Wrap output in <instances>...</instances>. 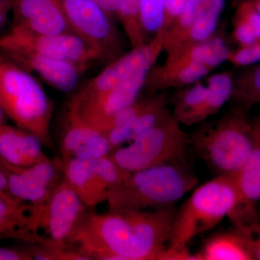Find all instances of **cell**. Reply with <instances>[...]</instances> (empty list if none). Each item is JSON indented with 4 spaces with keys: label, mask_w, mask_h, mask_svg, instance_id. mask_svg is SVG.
<instances>
[{
    "label": "cell",
    "mask_w": 260,
    "mask_h": 260,
    "mask_svg": "<svg viewBox=\"0 0 260 260\" xmlns=\"http://www.w3.org/2000/svg\"><path fill=\"white\" fill-rule=\"evenodd\" d=\"M6 115H5L4 111L3 110L1 107H0V126L6 124Z\"/></svg>",
    "instance_id": "cell-37"
},
{
    "label": "cell",
    "mask_w": 260,
    "mask_h": 260,
    "mask_svg": "<svg viewBox=\"0 0 260 260\" xmlns=\"http://www.w3.org/2000/svg\"><path fill=\"white\" fill-rule=\"evenodd\" d=\"M172 114L168 107V99L165 94L158 93L147 98L143 110L129 124L107 133V136L112 145V151L133 141L137 137Z\"/></svg>",
    "instance_id": "cell-19"
},
{
    "label": "cell",
    "mask_w": 260,
    "mask_h": 260,
    "mask_svg": "<svg viewBox=\"0 0 260 260\" xmlns=\"http://www.w3.org/2000/svg\"><path fill=\"white\" fill-rule=\"evenodd\" d=\"M87 208L63 178L45 204L30 213L34 243L49 246L70 245Z\"/></svg>",
    "instance_id": "cell-7"
},
{
    "label": "cell",
    "mask_w": 260,
    "mask_h": 260,
    "mask_svg": "<svg viewBox=\"0 0 260 260\" xmlns=\"http://www.w3.org/2000/svg\"><path fill=\"white\" fill-rule=\"evenodd\" d=\"M90 1L99 5L111 18L117 17L120 0H90Z\"/></svg>",
    "instance_id": "cell-35"
},
{
    "label": "cell",
    "mask_w": 260,
    "mask_h": 260,
    "mask_svg": "<svg viewBox=\"0 0 260 260\" xmlns=\"http://www.w3.org/2000/svg\"><path fill=\"white\" fill-rule=\"evenodd\" d=\"M3 59V56L1 55V54H0V61L2 60V59Z\"/></svg>",
    "instance_id": "cell-41"
},
{
    "label": "cell",
    "mask_w": 260,
    "mask_h": 260,
    "mask_svg": "<svg viewBox=\"0 0 260 260\" xmlns=\"http://www.w3.org/2000/svg\"><path fill=\"white\" fill-rule=\"evenodd\" d=\"M252 121L254 125L258 129L260 130V116L252 119Z\"/></svg>",
    "instance_id": "cell-39"
},
{
    "label": "cell",
    "mask_w": 260,
    "mask_h": 260,
    "mask_svg": "<svg viewBox=\"0 0 260 260\" xmlns=\"http://www.w3.org/2000/svg\"><path fill=\"white\" fill-rule=\"evenodd\" d=\"M260 61V39L250 47L232 50L228 62L239 68H244Z\"/></svg>",
    "instance_id": "cell-29"
},
{
    "label": "cell",
    "mask_w": 260,
    "mask_h": 260,
    "mask_svg": "<svg viewBox=\"0 0 260 260\" xmlns=\"http://www.w3.org/2000/svg\"><path fill=\"white\" fill-rule=\"evenodd\" d=\"M12 9V28L49 35L73 32L61 0H13Z\"/></svg>",
    "instance_id": "cell-15"
},
{
    "label": "cell",
    "mask_w": 260,
    "mask_h": 260,
    "mask_svg": "<svg viewBox=\"0 0 260 260\" xmlns=\"http://www.w3.org/2000/svg\"><path fill=\"white\" fill-rule=\"evenodd\" d=\"M61 3L73 34L99 51L105 61L123 54L120 34L99 5L90 0H61Z\"/></svg>",
    "instance_id": "cell-9"
},
{
    "label": "cell",
    "mask_w": 260,
    "mask_h": 260,
    "mask_svg": "<svg viewBox=\"0 0 260 260\" xmlns=\"http://www.w3.org/2000/svg\"><path fill=\"white\" fill-rule=\"evenodd\" d=\"M184 88L176 97L172 114L181 125H195L206 94V83L201 80Z\"/></svg>",
    "instance_id": "cell-26"
},
{
    "label": "cell",
    "mask_w": 260,
    "mask_h": 260,
    "mask_svg": "<svg viewBox=\"0 0 260 260\" xmlns=\"http://www.w3.org/2000/svg\"><path fill=\"white\" fill-rule=\"evenodd\" d=\"M188 148V134L172 114L109 155L124 170L132 173L162 164L184 162Z\"/></svg>",
    "instance_id": "cell-6"
},
{
    "label": "cell",
    "mask_w": 260,
    "mask_h": 260,
    "mask_svg": "<svg viewBox=\"0 0 260 260\" xmlns=\"http://www.w3.org/2000/svg\"><path fill=\"white\" fill-rule=\"evenodd\" d=\"M153 65H145L122 83L99 95L83 100L73 97L68 105L74 108L83 120L102 132L111 116L139 98L145 88L148 72Z\"/></svg>",
    "instance_id": "cell-11"
},
{
    "label": "cell",
    "mask_w": 260,
    "mask_h": 260,
    "mask_svg": "<svg viewBox=\"0 0 260 260\" xmlns=\"http://www.w3.org/2000/svg\"><path fill=\"white\" fill-rule=\"evenodd\" d=\"M176 210L172 206L85 213L70 243L91 259L162 260Z\"/></svg>",
    "instance_id": "cell-1"
},
{
    "label": "cell",
    "mask_w": 260,
    "mask_h": 260,
    "mask_svg": "<svg viewBox=\"0 0 260 260\" xmlns=\"http://www.w3.org/2000/svg\"><path fill=\"white\" fill-rule=\"evenodd\" d=\"M0 107L15 125L53 149L50 124L53 104L32 75L8 59L0 61Z\"/></svg>",
    "instance_id": "cell-4"
},
{
    "label": "cell",
    "mask_w": 260,
    "mask_h": 260,
    "mask_svg": "<svg viewBox=\"0 0 260 260\" xmlns=\"http://www.w3.org/2000/svg\"><path fill=\"white\" fill-rule=\"evenodd\" d=\"M0 176H1V173H0ZM3 194H0V195H3Z\"/></svg>",
    "instance_id": "cell-43"
},
{
    "label": "cell",
    "mask_w": 260,
    "mask_h": 260,
    "mask_svg": "<svg viewBox=\"0 0 260 260\" xmlns=\"http://www.w3.org/2000/svg\"><path fill=\"white\" fill-rule=\"evenodd\" d=\"M213 70L187 62H164L153 65L148 72L145 88L152 93L170 88H184L203 80Z\"/></svg>",
    "instance_id": "cell-18"
},
{
    "label": "cell",
    "mask_w": 260,
    "mask_h": 260,
    "mask_svg": "<svg viewBox=\"0 0 260 260\" xmlns=\"http://www.w3.org/2000/svg\"><path fill=\"white\" fill-rule=\"evenodd\" d=\"M231 51L225 39L215 32L208 39L167 56L165 62L192 63L214 70L228 61Z\"/></svg>",
    "instance_id": "cell-21"
},
{
    "label": "cell",
    "mask_w": 260,
    "mask_h": 260,
    "mask_svg": "<svg viewBox=\"0 0 260 260\" xmlns=\"http://www.w3.org/2000/svg\"><path fill=\"white\" fill-rule=\"evenodd\" d=\"M259 219H260V203H259Z\"/></svg>",
    "instance_id": "cell-42"
},
{
    "label": "cell",
    "mask_w": 260,
    "mask_h": 260,
    "mask_svg": "<svg viewBox=\"0 0 260 260\" xmlns=\"http://www.w3.org/2000/svg\"><path fill=\"white\" fill-rule=\"evenodd\" d=\"M189 147L218 175L236 176L255 143L252 119L234 107L188 134Z\"/></svg>",
    "instance_id": "cell-2"
},
{
    "label": "cell",
    "mask_w": 260,
    "mask_h": 260,
    "mask_svg": "<svg viewBox=\"0 0 260 260\" xmlns=\"http://www.w3.org/2000/svg\"><path fill=\"white\" fill-rule=\"evenodd\" d=\"M246 69L234 77L232 100L235 107L248 113L260 104V61L244 67Z\"/></svg>",
    "instance_id": "cell-25"
},
{
    "label": "cell",
    "mask_w": 260,
    "mask_h": 260,
    "mask_svg": "<svg viewBox=\"0 0 260 260\" xmlns=\"http://www.w3.org/2000/svg\"><path fill=\"white\" fill-rule=\"evenodd\" d=\"M28 52L69 61L88 69L99 61L102 54L76 34H36L10 28L0 37V53Z\"/></svg>",
    "instance_id": "cell-8"
},
{
    "label": "cell",
    "mask_w": 260,
    "mask_h": 260,
    "mask_svg": "<svg viewBox=\"0 0 260 260\" xmlns=\"http://www.w3.org/2000/svg\"><path fill=\"white\" fill-rule=\"evenodd\" d=\"M253 126L255 135L254 148L244 165L235 176L237 203L228 216L234 227L260 222V131L254 124Z\"/></svg>",
    "instance_id": "cell-14"
},
{
    "label": "cell",
    "mask_w": 260,
    "mask_h": 260,
    "mask_svg": "<svg viewBox=\"0 0 260 260\" xmlns=\"http://www.w3.org/2000/svg\"><path fill=\"white\" fill-rule=\"evenodd\" d=\"M236 14L242 17L249 24L254 32L258 40L260 39V13L255 9L249 0L242 3L238 7Z\"/></svg>",
    "instance_id": "cell-32"
},
{
    "label": "cell",
    "mask_w": 260,
    "mask_h": 260,
    "mask_svg": "<svg viewBox=\"0 0 260 260\" xmlns=\"http://www.w3.org/2000/svg\"><path fill=\"white\" fill-rule=\"evenodd\" d=\"M7 59L29 73H34L43 80L61 92H70L76 87L80 75L87 69L83 67L28 52H9Z\"/></svg>",
    "instance_id": "cell-16"
},
{
    "label": "cell",
    "mask_w": 260,
    "mask_h": 260,
    "mask_svg": "<svg viewBox=\"0 0 260 260\" xmlns=\"http://www.w3.org/2000/svg\"><path fill=\"white\" fill-rule=\"evenodd\" d=\"M249 1L251 2L253 6H254L255 9L260 13V0H249Z\"/></svg>",
    "instance_id": "cell-38"
},
{
    "label": "cell",
    "mask_w": 260,
    "mask_h": 260,
    "mask_svg": "<svg viewBox=\"0 0 260 260\" xmlns=\"http://www.w3.org/2000/svg\"><path fill=\"white\" fill-rule=\"evenodd\" d=\"M235 176L218 175L198 186L176 211L168 249L187 248L195 237L216 227L237 204Z\"/></svg>",
    "instance_id": "cell-5"
},
{
    "label": "cell",
    "mask_w": 260,
    "mask_h": 260,
    "mask_svg": "<svg viewBox=\"0 0 260 260\" xmlns=\"http://www.w3.org/2000/svg\"><path fill=\"white\" fill-rule=\"evenodd\" d=\"M13 0H0V3H12Z\"/></svg>",
    "instance_id": "cell-40"
},
{
    "label": "cell",
    "mask_w": 260,
    "mask_h": 260,
    "mask_svg": "<svg viewBox=\"0 0 260 260\" xmlns=\"http://www.w3.org/2000/svg\"><path fill=\"white\" fill-rule=\"evenodd\" d=\"M199 182L184 162L162 164L129 173L109 193V210H144L174 206Z\"/></svg>",
    "instance_id": "cell-3"
},
{
    "label": "cell",
    "mask_w": 260,
    "mask_h": 260,
    "mask_svg": "<svg viewBox=\"0 0 260 260\" xmlns=\"http://www.w3.org/2000/svg\"><path fill=\"white\" fill-rule=\"evenodd\" d=\"M186 0H166L165 21L162 30L166 31L181 13Z\"/></svg>",
    "instance_id": "cell-33"
},
{
    "label": "cell",
    "mask_w": 260,
    "mask_h": 260,
    "mask_svg": "<svg viewBox=\"0 0 260 260\" xmlns=\"http://www.w3.org/2000/svg\"><path fill=\"white\" fill-rule=\"evenodd\" d=\"M40 140L26 130L5 124L0 126V158L16 167H28L49 158Z\"/></svg>",
    "instance_id": "cell-17"
},
{
    "label": "cell",
    "mask_w": 260,
    "mask_h": 260,
    "mask_svg": "<svg viewBox=\"0 0 260 260\" xmlns=\"http://www.w3.org/2000/svg\"><path fill=\"white\" fill-rule=\"evenodd\" d=\"M96 160L80 158L61 160L65 180L90 208L107 201L108 198L98 180L95 172Z\"/></svg>",
    "instance_id": "cell-20"
},
{
    "label": "cell",
    "mask_w": 260,
    "mask_h": 260,
    "mask_svg": "<svg viewBox=\"0 0 260 260\" xmlns=\"http://www.w3.org/2000/svg\"><path fill=\"white\" fill-rule=\"evenodd\" d=\"M236 228L245 239L253 260H260V222Z\"/></svg>",
    "instance_id": "cell-31"
},
{
    "label": "cell",
    "mask_w": 260,
    "mask_h": 260,
    "mask_svg": "<svg viewBox=\"0 0 260 260\" xmlns=\"http://www.w3.org/2000/svg\"><path fill=\"white\" fill-rule=\"evenodd\" d=\"M164 30L158 32L147 44L136 48L111 61L102 72L88 82L73 98L83 100L104 93L122 83L145 65L155 64L164 51Z\"/></svg>",
    "instance_id": "cell-12"
},
{
    "label": "cell",
    "mask_w": 260,
    "mask_h": 260,
    "mask_svg": "<svg viewBox=\"0 0 260 260\" xmlns=\"http://www.w3.org/2000/svg\"><path fill=\"white\" fill-rule=\"evenodd\" d=\"M233 38L239 48L250 47L258 41L249 24L236 13L233 20Z\"/></svg>",
    "instance_id": "cell-30"
},
{
    "label": "cell",
    "mask_w": 260,
    "mask_h": 260,
    "mask_svg": "<svg viewBox=\"0 0 260 260\" xmlns=\"http://www.w3.org/2000/svg\"><path fill=\"white\" fill-rule=\"evenodd\" d=\"M28 248L0 247V260H32Z\"/></svg>",
    "instance_id": "cell-34"
},
{
    "label": "cell",
    "mask_w": 260,
    "mask_h": 260,
    "mask_svg": "<svg viewBox=\"0 0 260 260\" xmlns=\"http://www.w3.org/2000/svg\"><path fill=\"white\" fill-rule=\"evenodd\" d=\"M12 3H0V29L4 26Z\"/></svg>",
    "instance_id": "cell-36"
},
{
    "label": "cell",
    "mask_w": 260,
    "mask_h": 260,
    "mask_svg": "<svg viewBox=\"0 0 260 260\" xmlns=\"http://www.w3.org/2000/svg\"><path fill=\"white\" fill-rule=\"evenodd\" d=\"M140 10L143 28L152 39L164 28L166 0H140Z\"/></svg>",
    "instance_id": "cell-28"
},
{
    "label": "cell",
    "mask_w": 260,
    "mask_h": 260,
    "mask_svg": "<svg viewBox=\"0 0 260 260\" xmlns=\"http://www.w3.org/2000/svg\"><path fill=\"white\" fill-rule=\"evenodd\" d=\"M59 150L61 160L70 158L96 160L112 151L107 135L82 119L68 105L63 118Z\"/></svg>",
    "instance_id": "cell-13"
},
{
    "label": "cell",
    "mask_w": 260,
    "mask_h": 260,
    "mask_svg": "<svg viewBox=\"0 0 260 260\" xmlns=\"http://www.w3.org/2000/svg\"><path fill=\"white\" fill-rule=\"evenodd\" d=\"M0 169L8 180L10 194L17 199L42 208L64 178L60 159H51L28 167H16L0 158Z\"/></svg>",
    "instance_id": "cell-10"
},
{
    "label": "cell",
    "mask_w": 260,
    "mask_h": 260,
    "mask_svg": "<svg viewBox=\"0 0 260 260\" xmlns=\"http://www.w3.org/2000/svg\"><path fill=\"white\" fill-rule=\"evenodd\" d=\"M234 77L232 72L223 71L208 76L205 80L207 91L197 116V124L216 115L227 102L232 100Z\"/></svg>",
    "instance_id": "cell-24"
},
{
    "label": "cell",
    "mask_w": 260,
    "mask_h": 260,
    "mask_svg": "<svg viewBox=\"0 0 260 260\" xmlns=\"http://www.w3.org/2000/svg\"><path fill=\"white\" fill-rule=\"evenodd\" d=\"M117 18L132 48L144 45L150 40L142 24L140 0H120Z\"/></svg>",
    "instance_id": "cell-27"
},
{
    "label": "cell",
    "mask_w": 260,
    "mask_h": 260,
    "mask_svg": "<svg viewBox=\"0 0 260 260\" xmlns=\"http://www.w3.org/2000/svg\"><path fill=\"white\" fill-rule=\"evenodd\" d=\"M198 254L200 260H253L245 239L236 227L208 238Z\"/></svg>",
    "instance_id": "cell-23"
},
{
    "label": "cell",
    "mask_w": 260,
    "mask_h": 260,
    "mask_svg": "<svg viewBox=\"0 0 260 260\" xmlns=\"http://www.w3.org/2000/svg\"><path fill=\"white\" fill-rule=\"evenodd\" d=\"M31 205L12 194L0 195V239H17L30 243Z\"/></svg>",
    "instance_id": "cell-22"
}]
</instances>
